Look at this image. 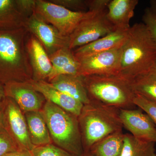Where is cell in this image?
Segmentation results:
<instances>
[{
    "instance_id": "obj_1",
    "label": "cell",
    "mask_w": 156,
    "mask_h": 156,
    "mask_svg": "<svg viewBox=\"0 0 156 156\" xmlns=\"http://www.w3.org/2000/svg\"><path fill=\"white\" fill-rule=\"evenodd\" d=\"M29 34L25 27L0 29V83L4 86L32 79L26 47Z\"/></svg>"
},
{
    "instance_id": "obj_2",
    "label": "cell",
    "mask_w": 156,
    "mask_h": 156,
    "mask_svg": "<svg viewBox=\"0 0 156 156\" xmlns=\"http://www.w3.org/2000/svg\"><path fill=\"white\" fill-rule=\"evenodd\" d=\"M156 61V44L143 23L128 30L122 47L119 75L131 80L148 73Z\"/></svg>"
},
{
    "instance_id": "obj_3",
    "label": "cell",
    "mask_w": 156,
    "mask_h": 156,
    "mask_svg": "<svg viewBox=\"0 0 156 156\" xmlns=\"http://www.w3.org/2000/svg\"><path fill=\"white\" fill-rule=\"evenodd\" d=\"M119 112V109L93 101L83 105L78 118L84 152L106 136L122 131Z\"/></svg>"
},
{
    "instance_id": "obj_4",
    "label": "cell",
    "mask_w": 156,
    "mask_h": 156,
    "mask_svg": "<svg viewBox=\"0 0 156 156\" xmlns=\"http://www.w3.org/2000/svg\"><path fill=\"white\" fill-rule=\"evenodd\" d=\"M83 77L90 101L119 109H133L135 106L131 80L119 74Z\"/></svg>"
},
{
    "instance_id": "obj_5",
    "label": "cell",
    "mask_w": 156,
    "mask_h": 156,
    "mask_svg": "<svg viewBox=\"0 0 156 156\" xmlns=\"http://www.w3.org/2000/svg\"><path fill=\"white\" fill-rule=\"evenodd\" d=\"M41 111L52 143L73 155L83 153L78 117L47 100Z\"/></svg>"
},
{
    "instance_id": "obj_6",
    "label": "cell",
    "mask_w": 156,
    "mask_h": 156,
    "mask_svg": "<svg viewBox=\"0 0 156 156\" xmlns=\"http://www.w3.org/2000/svg\"><path fill=\"white\" fill-rule=\"evenodd\" d=\"M35 13L53 25L62 34L69 37L82 21L97 12H76L48 0H36Z\"/></svg>"
},
{
    "instance_id": "obj_7",
    "label": "cell",
    "mask_w": 156,
    "mask_h": 156,
    "mask_svg": "<svg viewBox=\"0 0 156 156\" xmlns=\"http://www.w3.org/2000/svg\"><path fill=\"white\" fill-rule=\"evenodd\" d=\"M107 11L97 12L80 23L69 37L70 50L88 44L115 30L107 19Z\"/></svg>"
},
{
    "instance_id": "obj_8",
    "label": "cell",
    "mask_w": 156,
    "mask_h": 156,
    "mask_svg": "<svg viewBox=\"0 0 156 156\" xmlns=\"http://www.w3.org/2000/svg\"><path fill=\"white\" fill-rule=\"evenodd\" d=\"M122 47L77 58L80 65L79 76L119 74Z\"/></svg>"
},
{
    "instance_id": "obj_9",
    "label": "cell",
    "mask_w": 156,
    "mask_h": 156,
    "mask_svg": "<svg viewBox=\"0 0 156 156\" xmlns=\"http://www.w3.org/2000/svg\"><path fill=\"white\" fill-rule=\"evenodd\" d=\"M4 101V129L20 150L31 151L35 147L30 139L24 113L13 99L5 97Z\"/></svg>"
},
{
    "instance_id": "obj_10",
    "label": "cell",
    "mask_w": 156,
    "mask_h": 156,
    "mask_svg": "<svg viewBox=\"0 0 156 156\" xmlns=\"http://www.w3.org/2000/svg\"><path fill=\"white\" fill-rule=\"evenodd\" d=\"M25 28L38 39L49 56L62 48H69V37L62 34L35 12L27 20Z\"/></svg>"
},
{
    "instance_id": "obj_11",
    "label": "cell",
    "mask_w": 156,
    "mask_h": 156,
    "mask_svg": "<svg viewBox=\"0 0 156 156\" xmlns=\"http://www.w3.org/2000/svg\"><path fill=\"white\" fill-rule=\"evenodd\" d=\"M120 118L123 127L134 137L156 144V127L152 120L140 109H120Z\"/></svg>"
},
{
    "instance_id": "obj_12",
    "label": "cell",
    "mask_w": 156,
    "mask_h": 156,
    "mask_svg": "<svg viewBox=\"0 0 156 156\" xmlns=\"http://www.w3.org/2000/svg\"><path fill=\"white\" fill-rule=\"evenodd\" d=\"M4 89L5 97L13 99L23 113L41 110L46 101L45 97L28 81L8 83L4 85Z\"/></svg>"
},
{
    "instance_id": "obj_13",
    "label": "cell",
    "mask_w": 156,
    "mask_h": 156,
    "mask_svg": "<svg viewBox=\"0 0 156 156\" xmlns=\"http://www.w3.org/2000/svg\"><path fill=\"white\" fill-rule=\"evenodd\" d=\"M26 47L33 71L32 80L47 81L52 69L48 53L38 39L30 33L29 34Z\"/></svg>"
},
{
    "instance_id": "obj_14",
    "label": "cell",
    "mask_w": 156,
    "mask_h": 156,
    "mask_svg": "<svg viewBox=\"0 0 156 156\" xmlns=\"http://www.w3.org/2000/svg\"><path fill=\"white\" fill-rule=\"evenodd\" d=\"M28 82L46 100L78 117L80 115L84 105L80 101L52 87L47 81L30 80Z\"/></svg>"
},
{
    "instance_id": "obj_15",
    "label": "cell",
    "mask_w": 156,
    "mask_h": 156,
    "mask_svg": "<svg viewBox=\"0 0 156 156\" xmlns=\"http://www.w3.org/2000/svg\"><path fill=\"white\" fill-rule=\"evenodd\" d=\"M138 0H110L108 5L106 18L115 30H128L134 16Z\"/></svg>"
},
{
    "instance_id": "obj_16",
    "label": "cell",
    "mask_w": 156,
    "mask_h": 156,
    "mask_svg": "<svg viewBox=\"0 0 156 156\" xmlns=\"http://www.w3.org/2000/svg\"><path fill=\"white\" fill-rule=\"evenodd\" d=\"M128 30L114 31L97 41L75 49L74 54L78 58L122 47L126 41Z\"/></svg>"
},
{
    "instance_id": "obj_17",
    "label": "cell",
    "mask_w": 156,
    "mask_h": 156,
    "mask_svg": "<svg viewBox=\"0 0 156 156\" xmlns=\"http://www.w3.org/2000/svg\"><path fill=\"white\" fill-rule=\"evenodd\" d=\"M52 69L47 82L62 75L79 76L80 62L69 48H62L49 56Z\"/></svg>"
},
{
    "instance_id": "obj_18",
    "label": "cell",
    "mask_w": 156,
    "mask_h": 156,
    "mask_svg": "<svg viewBox=\"0 0 156 156\" xmlns=\"http://www.w3.org/2000/svg\"><path fill=\"white\" fill-rule=\"evenodd\" d=\"M48 83L52 87L80 101L83 105L90 102L84 84L83 77L82 76L62 75L56 77Z\"/></svg>"
},
{
    "instance_id": "obj_19",
    "label": "cell",
    "mask_w": 156,
    "mask_h": 156,
    "mask_svg": "<svg viewBox=\"0 0 156 156\" xmlns=\"http://www.w3.org/2000/svg\"><path fill=\"white\" fill-rule=\"evenodd\" d=\"M29 136L34 147L53 143L41 110L24 113Z\"/></svg>"
},
{
    "instance_id": "obj_20",
    "label": "cell",
    "mask_w": 156,
    "mask_h": 156,
    "mask_svg": "<svg viewBox=\"0 0 156 156\" xmlns=\"http://www.w3.org/2000/svg\"><path fill=\"white\" fill-rule=\"evenodd\" d=\"M28 19L20 11L16 0H0V29L26 27Z\"/></svg>"
},
{
    "instance_id": "obj_21",
    "label": "cell",
    "mask_w": 156,
    "mask_h": 156,
    "mask_svg": "<svg viewBox=\"0 0 156 156\" xmlns=\"http://www.w3.org/2000/svg\"><path fill=\"white\" fill-rule=\"evenodd\" d=\"M124 136L122 131H117L98 141L89 151L92 156H121Z\"/></svg>"
},
{
    "instance_id": "obj_22",
    "label": "cell",
    "mask_w": 156,
    "mask_h": 156,
    "mask_svg": "<svg viewBox=\"0 0 156 156\" xmlns=\"http://www.w3.org/2000/svg\"><path fill=\"white\" fill-rule=\"evenodd\" d=\"M155 144L137 139L131 134H124L121 156H156Z\"/></svg>"
},
{
    "instance_id": "obj_23",
    "label": "cell",
    "mask_w": 156,
    "mask_h": 156,
    "mask_svg": "<svg viewBox=\"0 0 156 156\" xmlns=\"http://www.w3.org/2000/svg\"><path fill=\"white\" fill-rule=\"evenodd\" d=\"M134 93L156 102V77L151 74L137 76L131 80Z\"/></svg>"
},
{
    "instance_id": "obj_24",
    "label": "cell",
    "mask_w": 156,
    "mask_h": 156,
    "mask_svg": "<svg viewBox=\"0 0 156 156\" xmlns=\"http://www.w3.org/2000/svg\"><path fill=\"white\" fill-rule=\"evenodd\" d=\"M31 152L33 156H75L53 143L35 147Z\"/></svg>"
},
{
    "instance_id": "obj_25",
    "label": "cell",
    "mask_w": 156,
    "mask_h": 156,
    "mask_svg": "<svg viewBox=\"0 0 156 156\" xmlns=\"http://www.w3.org/2000/svg\"><path fill=\"white\" fill-rule=\"evenodd\" d=\"M133 103L149 116L156 127V102L135 94Z\"/></svg>"
},
{
    "instance_id": "obj_26",
    "label": "cell",
    "mask_w": 156,
    "mask_h": 156,
    "mask_svg": "<svg viewBox=\"0 0 156 156\" xmlns=\"http://www.w3.org/2000/svg\"><path fill=\"white\" fill-rule=\"evenodd\" d=\"M19 149L4 128L0 129V156L18 151Z\"/></svg>"
},
{
    "instance_id": "obj_27",
    "label": "cell",
    "mask_w": 156,
    "mask_h": 156,
    "mask_svg": "<svg viewBox=\"0 0 156 156\" xmlns=\"http://www.w3.org/2000/svg\"><path fill=\"white\" fill-rule=\"evenodd\" d=\"M58 5L76 12L89 11L88 0H48Z\"/></svg>"
},
{
    "instance_id": "obj_28",
    "label": "cell",
    "mask_w": 156,
    "mask_h": 156,
    "mask_svg": "<svg viewBox=\"0 0 156 156\" xmlns=\"http://www.w3.org/2000/svg\"><path fill=\"white\" fill-rule=\"evenodd\" d=\"M142 19L143 23L147 27L156 44V17L149 8H146L144 10Z\"/></svg>"
},
{
    "instance_id": "obj_29",
    "label": "cell",
    "mask_w": 156,
    "mask_h": 156,
    "mask_svg": "<svg viewBox=\"0 0 156 156\" xmlns=\"http://www.w3.org/2000/svg\"><path fill=\"white\" fill-rule=\"evenodd\" d=\"M17 7L27 18L35 12L36 0H16Z\"/></svg>"
},
{
    "instance_id": "obj_30",
    "label": "cell",
    "mask_w": 156,
    "mask_h": 156,
    "mask_svg": "<svg viewBox=\"0 0 156 156\" xmlns=\"http://www.w3.org/2000/svg\"><path fill=\"white\" fill-rule=\"evenodd\" d=\"M110 0H88L89 11L101 12L107 10Z\"/></svg>"
},
{
    "instance_id": "obj_31",
    "label": "cell",
    "mask_w": 156,
    "mask_h": 156,
    "mask_svg": "<svg viewBox=\"0 0 156 156\" xmlns=\"http://www.w3.org/2000/svg\"><path fill=\"white\" fill-rule=\"evenodd\" d=\"M4 108H5V101L4 99L0 103V129L4 128Z\"/></svg>"
},
{
    "instance_id": "obj_32",
    "label": "cell",
    "mask_w": 156,
    "mask_h": 156,
    "mask_svg": "<svg viewBox=\"0 0 156 156\" xmlns=\"http://www.w3.org/2000/svg\"><path fill=\"white\" fill-rule=\"evenodd\" d=\"M18 156H33L32 153L31 151L24 150H19L18 151Z\"/></svg>"
},
{
    "instance_id": "obj_33",
    "label": "cell",
    "mask_w": 156,
    "mask_h": 156,
    "mask_svg": "<svg viewBox=\"0 0 156 156\" xmlns=\"http://www.w3.org/2000/svg\"><path fill=\"white\" fill-rule=\"evenodd\" d=\"M150 9L154 15L156 17V0H151L150 2Z\"/></svg>"
},
{
    "instance_id": "obj_34",
    "label": "cell",
    "mask_w": 156,
    "mask_h": 156,
    "mask_svg": "<svg viewBox=\"0 0 156 156\" xmlns=\"http://www.w3.org/2000/svg\"><path fill=\"white\" fill-rule=\"evenodd\" d=\"M5 97L4 89V86L0 83V103L2 102Z\"/></svg>"
},
{
    "instance_id": "obj_35",
    "label": "cell",
    "mask_w": 156,
    "mask_h": 156,
    "mask_svg": "<svg viewBox=\"0 0 156 156\" xmlns=\"http://www.w3.org/2000/svg\"><path fill=\"white\" fill-rule=\"evenodd\" d=\"M149 73L156 77V61L155 62L154 64L153 67L151 69L150 72Z\"/></svg>"
},
{
    "instance_id": "obj_36",
    "label": "cell",
    "mask_w": 156,
    "mask_h": 156,
    "mask_svg": "<svg viewBox=\"0 0 156 156\" xmlns=\"http://www.w3.org/2000/svg\"><path fill=\"white\" fill-rule=\"evenodd\" d=\"M18 151L11 153L7 154L3 156H18Z\"/></svg>"
},
{
    "instance_id": "obj_37",
    "label": "cell",
    "mask_w": 156,
    "mask_h": 156,
    "mask_svg": "<svg viewBox=\"0 0 156 156\" xmlns=\"http://www.w3.org/2000/svg\"><path fill=\"white\" fill-rule=\"evenodd\" d=\"M80 156H92L89 151L84 152Z\"/></svg>"
}]
</instances>
